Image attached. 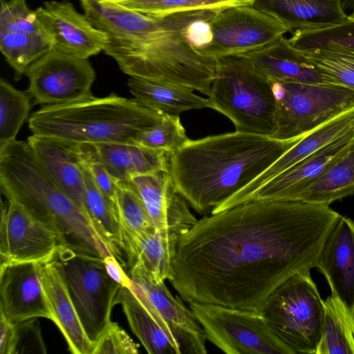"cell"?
Instances as JSON below:
<instances>
[{"mask_svg": "<svg viewBox=\"0 0 354 354\" xmlns=\"http://www.w3.org/2000/svg\"><path fill=\"white\" fill-rule=\"evenodd\" d=\"M218 12L203 10L167 15L159 28L145 35L109 37L103 51L130 77L188 87L208 95L216 59L196 49L187 29L192 23L211 19Z\"/></svg>", "mask_w": 354, "mask_h": 354, "instance_id": "3", "label": "cell"}, {"mask_svg": "<svg viewBox=\"0 0 354 354\" xmlns=\"http://www.w3.org/2000/svg\"><path fill=\"white\" fill-rule=\"evenodd\" d=\"M189 140L179 116L164 114L153 126L140 132L135 142L165 150L171 155L183 147Z\"/></svg>", "mask_w": 354, "mask_h": 354, "instance_id": "38", "label": "cell"}, {"mask_svg": "<svg viewBox=\"0 0 354 354\" xmlns=\"http://www.w3.org/2000/svg\"><path fill=\"white\" fill-rule=\"evenodd\" d=\"M31 99L27 91L17 90L6 80H0V147L16 140L33 105Z\"/></svg>", "mask_w": 354, "mask_h": 354, "instance_id": "37", "label": "cell"}, {"mask_svg": "<svg viewBox=\"0 0 354 354\" xmlns=\"http://www.w3.org/2000/svg\"><path fill=\"white\" fill-rule=\"evenodd\" d=\"M0 189L6 199L53 227L66 247L91 257L103 253L88 219L52 180L28 142L15 140L0 147Z\"/></svg>", "mask_w": 354, "mask_h": 354, "instance_id": "4", "label": "cell"}, {"mask_svg": "<svg viewBox=\"0 0 354 354\" xmlns=\"http://www.w3.org/2000/svg\"><path fill=\"white\" fill-rule=\"evenodd\" d=\"M188 304L207 339L225 353L293 354L260 313L214 304Z\"/></svg>", "mask_w": 354, "mask_h": 354, "instance_id": "10", "label": "cell"}, {"mask_svg": "<svg viewBox=\"0 0 354 354\" xmlns=\"http://www.w3.org/2000/svg\"><path fill=\"white\" fill-rule=\"evenodd\" d=\"M46 30L36 10L28 6L26 0H1L0 35L12 33L30 34Z\"/></svg>", "mask_w": 354, "mask_h": 354, "instance_id": "40", "label": "cell"}, {"mask_svg": "<svg viewBox=\"0 0 354 354\" xmlns=\"http://www.w3.org/2000/svg\"><path fill=\"white\" fill-rule=\"evenodd\" d=\"M139 344L115 322H111L95 344L93 354H138Z\"/></svg>", "mask_w": 354, "mask_h": 354, "instance_id": "42", "label": "cell"}, {"mask_svg": "<svg viewBox=\"0 0 354 354\" xmlns=\"http://www.w3.org/2000/svg\"><path fill=\"white\" fill-rule=\"evenodd\" d=\"M27 140L52 180L88 219L84 203V170L80 162L78 143L36 134Z\"/></svg>", "mask_w": 354, "mask_h": 354, "instance_id": "20", "label": "cell"}, {"mask_svg": "<svg viewBox=\"0 0 354 354\" xmlns=\"http://www.w3.org/2000/svg\"><path fill=\"white\" fill-rule=\"evenodd\" d=\"M133 11L153 17L193 10H223L252 6L254 0H112Z\"/></svg>", "mask_w": 354, "mask_h": 354, "instance_id": "36", "label": "cell"}, {"mask_svg": "<svg viewBox=\"0 0 354 354\" xmlns=\"http://www.w3.org/2000/svg\"><path fill=\"white\" fill-rule=\"evenodd\" d=\"M179 238L161 231L136 237L127 251L129 277L142 278L154 284L171 281Z\"/></svg>", "mask_w": 354, "mask_h": 354, "instance_id": "24", "label": "cell"}, {"mask_svg": "<svg viewBox=\"0 0 354 354\" xmlns=\"http://www.w3.org/2000/svg\"><path fill=\"white\" fill-rule=\"evenodd\" d=\"M80 162L99 189L117 206L118 182L110 175L92 144L78 143ZM118 207V206H117Z\"/></svg>", "mask_w": 354, "mask_h": 354, "instance_id": "41", "label": "cell"}, {"mask_svg": "<svg viewBox=\"0 0 354 354\" xmlns=\"http://www.w3.org/2000/svg\"><path fill=\"white\" fill-rule=\"evenodd\" d=\"M342 4L344 10L353 11L354 10V0H342Z\"/></svg>", "mask_w": 354, "mask_h": 354, "instance_id": "46", "label": "cell"}, {"mask_svg": "<svg viewBox=\"0 0 354 354\" xmlns=\"http://www.w3.org/2000/svg\"><path fill=\"white\" fill-rule=\"evenodd\" d=\"M315 268L325 276L331 290L354 317V223L340 215L328 233Z\"/></svg>", "mask_w": 354, "mask_h": 354, "instance_id": "19", "label": "cell"}, {"mask_svg": "<svg viewBox=\"0 0 354 354\" xmlns=\"http://www.w3.org/2000/svg\"><path fill=\"white\" fill-rule=\"evenodd\" d=\"M55 259L84 331L95 344L111 323L112 308L122 286L109 277L102 258L64 247Z\"/></svg>", "mask_w": 354, "mask_h": 354, "instance_id": "9", "label": "cell"}, {"mask_svg": "<svg viewBox=\"0 0 354 354\" xmlns=\"http://www.w3.org/2000/svg\"><path fill=\"white\" fill-rule=\"evenodd\" d=\"M304 136L279 140L236 131L189 140L170 155L169 172L189 205L206 214L257 178Z\"/></svg>", "mask_w": 354, "mask_h": 354, "instance_id": "2", "label": "cell"}, {"mask_svg": "<svg viewBox=\"0 0 354 354\" xmlns=\"http://www.w3.org/2000/svg\"><path fill=\"white\" fill-rule=\"evenodd\" d=\"M104 264L109 277L122 286L129 287L131 279L123 270L121 263L113 255L106 256L104 259Z\"/></svg>", "mask_w": 354, "mask_h": 354, "instance_id": "45", "label": "cell"}, {"mask_svg": "<svg viewBox=\"0 0 354 354\" xmlns=\"http://www.w3.org/2000/svg\"><path fill=\"white\" fill-rule=\"evenodd\" d=\"M275 125L269 136L287 140L309 131L354 106V91L332 82H273Z\"/></svg>", "mask_w": 354, "mask_h": 354, "instance_id": "8", "label": "cell"}, {"mask_svg": "<svg viewBox=\"0 0 354 354\" xmlns=\"http://www.w3.org/2000/svg\"><path fill=\"white\" fill-rule=\"evenodd\" d=\"M354 194V145L292 201L328 205Z\"/></svg>", "mask_w": 354, "mask_h": 354, "instance_id": "31", "label": "cell"}, {"mask_svg": "<svg viewBox=\"0 0 354 354\" xmlns=\"http://www.w3.org/2000/svg\"><path fill=\"white\" fill-rule=\"evenodd\" d=\"M295 48L304 50L335 42L354 48V19H348L328 28L298 31L288 39Z\"/></svg>", "mask_w": 354, "mask_h": 354, "instance_id": "39", "label": "cell"}, {"mask_svg": "<svg viewBox=\"0 0 354 354\" xmlns=\"http://www.w3.org/2000/svg\"><path fill=\"white\" fill-rule=\"evenodd\" d=\"M44 292L53 315V322L62 333L68 350L74 354H93L92 342L82 325L55 259L39 263Z\"/></svg>", "mask_w": 354, "mask_h": 354, "instance_id": "22", "label": "cell"}, {"mask_svg": "<svg viewBox=\"0 0 354 354\" xmlns=\"http://www.w3.org/2000/svg\"><path fill=\"white\" fill-rule=\"evenodd\" d=\"M116 196L126 254L136 237L153 234L156 230L142 199L129 180L118 182Z\"/></svg>", "mask_w": 354, "mask_h": 354, "instance_id": "35", "label": "cell"}, {"mask_svg": "<svg viewBox=\"0 0 354 354\" xmlns=\"http://www.w3.org/2000/svg\"><path fill=\"white\" fill-rule=\"evenodd\" d=\"M110 175L117 181L169 171L170 153L136 142H100L92 144Z\"/></svg>", "mask_w": 354, "mask_h": 354, "instance_id": "25", "label": "cell"}, {"mask_svg": "<svg viewBox=\"0 0 354 354\" xmlns=\"http://www.w3.org/2000/svg\"><path fill=\"white\" fill-rule=\"evenodd\" d=\"M339 216L328 205L281 200L205 216L180 236L170 283L188 303L260 313L279 285L315 268Z\"/></svg>", "mask_w": 354, "mask_h": 354, "instance_id": "1", "label": "cell"}, {"mask_svg": "<svg viewBox=\"0 0 354 354\" xmlns=\"http://www.w3.org/2000/svg\"><path fill=\"white\" fill-rule=\"evenodd\" d=\"M35 10L60 51L88 59L104 50L109 42L108 35L95 28L69 1H46Z\"/></svg>", "mask_w": 354, "mask_h": 354, "instance_id": "16", "label": "cell"}, {"mask_svg": "<svg viewBox=\"0 0 354 354\" xmlns=\"http://www.w3.org/2000/svg\"><path fill=\"white\" fill-rule=\"evenodd\" d=\"M163 113L115 93L62 105L44 106L28 118L32 134L77 143H134Z\"/></svg>", "mask_w": 354, "mask_h": 354, "instance_id": "5", "label": "cell"}, {"mask_svg": "<svg viewBox=\"0 0 354 354\" xmlns=\"http://www.w3.org/2000/svg\"><path fill=\"white\" fill-rule=\"evenodd\" d=\"M142 199L156 231L181 236L197 219L177 190L169 171L138 176L129 180Z\"/></svg>", "mask_w": 354, "mask_h": 354, "instance_id": "17", "label": "cell"}, {"mask_svg": "<svg viewBox=\"0 0 354 354\" xmlns=\"http://www.w3.org/2000/svg\"><path fill=\"white\" fill-rule=\"evenodd\" d=\"M39 263L0 265V313L12 324L38 317L53 321L41 283Z\"/></svg>", "mask_w": 354, "mask_h": 354, "instance_id": "15", "label": "cell"}, {"mask_svg": "<svg viewBox=\"0 0 354 354\" xmlns=\"http://www.w3.org/2000/svg\"><path fill=\"white\" fill-rule=\"evenodd\" d=\"M354 145V129L269 180L248 199L292 201ZM247 202V201H246Z\"/></svg>", "mask_w": 354, "mask_h": 354, "instance_id": "21", "label": "cell"}, {"mask_svg": "<svg viewBox=\"0 0 354 354\" xmlns=\"http://www.w3.org/2000/svg\"><path fill=\"white\" fill-rule=\"evenodd\" d=\"M130 278L142 288L167 322L193 344L197 354L207 353L203 329L180 297H174L165 282L154 284L142 278Z\"/></svg>", "mask_w": 354, "mask_h": 354, "instance_id": "29", "label": "cell"}, {"mask_svg": "<svg viewBox=\"0 0 354 354\" xmlns=\"http://www.w3.org/2000/svg\"><path fill=\"white\" fill-rule=\"evenodd\" d=\"M348 19H354V10L348 15Z\"/></svg>", "mask_w": 354, "mask_h": 354, "instance_id": "47", "label": "cell"}, {"mask_svg": "<svg viewBox=\"0 0 354 354\" xmlns=\"http://www.w3.org/2000/svg\"><path fill=\"white\" fill-rule=\"evenodd\" d=\"M252 6L279 21L291 34L346 21L342 0H254Z\"/></svg>", "mask_w": 354, "mask_h": 354, "instance_id": "23", "label": "cell"}, {"mask_svg": "<svg viewBox=\"0 0 354 354\" xmlns=\"http://www.w3.org/2000/svg\"><path fill=\"white\" fill-rule=\"evenodd\" d=\"M84 170V203L88 218L107 249L122 266L127 265L117 206Z\"/></svg>", "mask_w": 354, "mask_h": 354, "instance_id": "30", "label": "cell"}, {"mask_svg": "<svg viewBox=\"0 0 354 354\" xmlns=\"http://www.w3.org/2000/svg\"><path fill=\"white\" fill-rule=\"evenodd\" d=\"M354 129V106L307 133L250 183L216 208L218 213L248 201L265 183Z\"/></svg>", "mask_w": 354, "mask_h": 354, "instance_id": "18", "label": "cell"}, {"mask_svg": "<svg viewBox=\"0 0 354 354\" xmlns=\"http://www.w3.org/2000/svg\"><path fill=\"white\" fill-rule=\"evenodd\" d=\"M54 46V40L47 30L30 34L6 32L0 35V50L14 70L16 81Z\"/></svg>", "mask_w": 354, "mask_h": 354, "instance_id": "33", "label": "cell"}, {"mask_svg": "<svg viewBox=\"0 0 354 354\" xmlns=\"http://www.w3.org/2000/svg\"><path fill=\"white\" fill-rule=\"evenodd\" d=\"M84 15L97 29L109 37L145 35L159 28L165 17H153L133 11L112 0H80Z\"/></svg>", "mask_w": 354, "mask_h": 354, "instance_id": "27", "label": "cell"}, {"mask_svg": "<svg viewBox=\"0 0 354 354\" xmlns=\"http://www.w3.org/2000/svg\"><path fill=\"white\" fill-rule=\"evenodd\" d=\"M127 85L133 99L142 106L163 114L176 115L209 107L208 98L194 89L140 77H130Z\"/></svg>", "mask_w": 354, "mask_h": 354, "instance_id": "28", "label": "cell"}, {"mask_svg": "<svg viewBox=\"0 0 354 354\" xmlns=\"http://www.w3.org/2000/svg\"><path fill=\"white\" fill-rule=\"evenodd\" d=\"M315 354H354V317L333 294L324 300V325Z\"/></svg>", "mask_w": 354, "mask_h": 354, "instance_id": "32", "label": "cell"}, {"mask_svg": "<svg viewBox=\"0 0 354 354\" xmlns=\"http://www.w3.org/2000/svg\"><path fill=\"white\" fill-rule=\"evenodd\" d=\"M36 318L23 321L15 324L17 335L16 353L28 352V348H41L46 353Z\"/></svg>", "mask_w": 354, "mask_h": 354, "instance_id": "43", "label": "cell"}, {"mask_svg": "<svg viewBox=\"0 0 354 354\" xmlns=\"http://www.w3.org/2000/svg\"><path fill=\"white\" fill-rule=\"evenodd\" d=\"M242 55L272 82H330L283 36L264 48Z\"/></svg>", "mask_w": 354, "mask_h": 354, "instance_id": "26", "label": "cell"}, {"mask_svg": "<svg viewBox=\"0 0 354 354\" xmlns=\"http://www.w3.org/2000/svg\"><path fill=\"white\" fill-rule=\"evenodd\" d=\"M260 313L293 354H315L324 325V300L310 270L297 272L279 285Z\"/></svg>", "mask_w": 354, "mask_h": 354, "instance_id": "7", "label": "cell"}, {"mask_svg": "<svg viewBox=\"0 0 354 354\" xmlns=\"http://www.w3.org/2000/svg\"><path fill=\"white\" fill-rule=\"evenodd\" d=\"M209 107L225 115L236 131L270 136L274 129L273 82L243 55L216 59Z\"/></svg>", "mask_w": 354, "mask_h": 354, "instance_id": "6", "label": "cell"}, {"mask_svg": "<svg viewBox=\"0 0 354 354\" xmlns=\"http://www.w3.org/2000/svg\"><path fill=\"white\" fill-rule=\"evenodd\" d=\"M299 50L326 80L354 91V48L330 42Z\"/></svg>", "mask_w": 354, "mask_h": 354, "instance_id": "34", "label": "cell"}, {"mask_svg": "<svg viewBox=\"0 0 354 354\" xmlns=\"http://www.w3.org/2000/svg\"><path fill=\"white\" fill-rule=\"evenodd\" d=\"M17 346V328L0 313V353L16 354Z\"/></svg>", "mask_w": 354, "mask_h": 354, "instance_id": "44", "label": "cell"}, {"mask_svg": "<svg viewBox=\"0 0 354 354\" xmlns=\"http://www.w3.org/2000/svg\"><path fill=\"white\" fill-rule=\"evenodd\" d=\"M120 304L134 335L150 354H197L193 344L172 328L149 300L142 288L131 280L121 286L115 299Z\"/></svg>", "mask_w": 354, "mask_h": 354, "instance_id": "14", "label": "cell"}, {"mask_svg": "<svg viewBox=\"0 0 354 354\" xmlns=\"http://www.w3.org/2000/svg\"><path fill=\"white\" fill-rule=\"evenodd\" d=\"M208 24V40L197 50L214 59L261 49L288 32L276 19L252 6L221 10Z\"/></svg>", "mask_w": 354, "mask_h": 354, "instance_id": "11", "label": "cell"}, {"mask_svg": "<svg viewBox=\"0 0 354 354\" xmlns=\"http://www.w3.org/2000/svg\"><path fill=\"white\" fill-rule=\"evenodd\" d=\"M27 92L34 104L62 105L93 96L91 88L95 72L88 59L59 50L55 47L26 71Z\"/></svg>", "mask_w": 354, "mask_h": 354, "instance_id": "12", "label": "cell"}, {"mask_svg": "<svg viewBox=\"0 0 354 354\" xmlns=\"http://www.w3.org/2000/svg\"><path fill=\"white\" fill-rule=\"evenodd\" d=\"M66 247L57 232L13 200L1 203L0 265L45 263Z\"/></svg>", "mask_w": 354, "mask_h": 354, "instance_id": "13", "label": "cell"}]
</instances>
